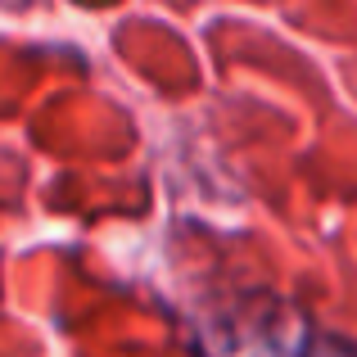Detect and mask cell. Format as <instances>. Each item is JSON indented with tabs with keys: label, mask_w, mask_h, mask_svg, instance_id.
<instances>
[{
	"label": "cell",
	"mask_w": 357,
	"mask_h": 357,
	"mask_svg": "<svg viewBox=\"0 0 357 357\" xmlns=\"http://www.w3.org/2000/svg\"><path fill=\"white\" fill-rule=\"evenodd\" d=\"M199 349L204 357H357L344 335L321 331L303 307L271 289L213 307L199 321Z\"/></svg>",
	"instance_id": "cell-1"
}]
</instances>
